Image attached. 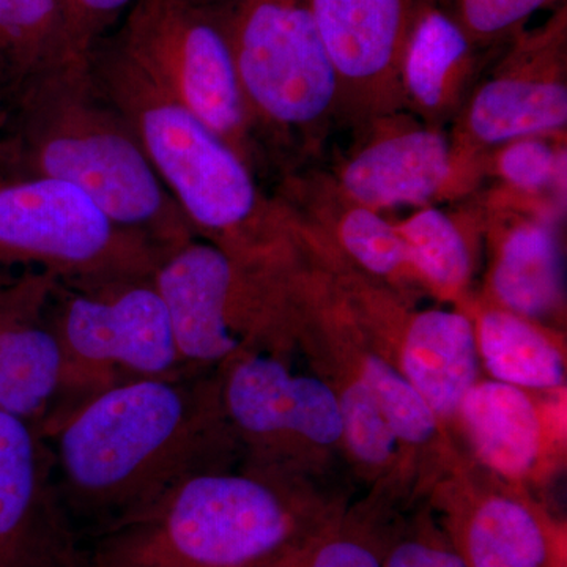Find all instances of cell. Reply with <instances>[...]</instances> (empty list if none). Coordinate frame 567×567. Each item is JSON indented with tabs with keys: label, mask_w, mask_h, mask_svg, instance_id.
Returning a JSON list of instances; mask_svg holds the SVG:
<instances>
[{
	"label": "cell",
	"mask_w": 567,
	"mask_h": 567,
	"mask_svg": "<svg viewBox=\"0 0 567 567\" xmlns=\"http://www.w3.org/2000/svg\"><path fill=\"white\" fill-rule=\"evenodd\" d=\"M462 308L475 324L477 357L488 379L539 394L565 393L566 353L559 334L488 301Z\"/></svg>",
	"instance_id": "44dd1931"
},
{
	"label": "cell",
	"mask_w": 567,
	"mask_h": 567,
	"mask_svg": "<svg viewBox=\"0 0 567 567\" xmlns=\"http://www.w3.org/2000/svg\"><path fill=\"white\" fill-rule=\"evenodd\" d=\"M567 10L559 6L539 28L505 44L494 71L458 111V151L484 159L499 145L554 136L567 125Z\"/></svg>",
	"instance_id": "8fae6325"
},
{
	"label": "cell",
	"mask_w": 567,
	"mask_h": 567,
	"mask_svg": "<svg viewBox=\"0 0 567 567\" xmlns=\"http://www.w3.org/2000/svg\"><path fill=\"white\" fill-rule=\"evenodd\" d=\"M342 315L347 336V361L374 393L383 415L398 436L404 453L439 451L447 442L446 429L398 365L380 353L369 339L360 341V330L349 309ZM365 336V334H364ZM368 338V336H365Z\"/></svg>",
	"instance_id": "cb8c5ba5"
},
{
	"label": "cell",
	"mask_w": 567,
	"mask_h": 567,
	"mask_svg": "<svg viewBox=\"0 0 567 567\" xmlns=\"http://www.w3.org/2000/svg\"><path fill=\"white\" fill-rule=\"evenodd\" d=\"M327 379L338 394L347 456L372 480L393 473L404 451L371 388L354 372L352 364L346 365L342 361Z\"/></svg>",
	"instance_id": "484cf974"
},
{
	"label": "cell",
	"mask_w": 567,
	"mask_h": 567,
	"mask_svg": "<svg viewBox=\"0 0 567 567\" xmlns=\"http://www.w3.org/2000/svg\"><path fill=\"white\" fill-rule=\"evenodd\" d=\"M71 47L81 61H89L107 28L134 0H62Z\"/></svg>",
	"instance_id": "f546056e"
},
{
	"label": "cell",
	"mask_w": 567,
	"mask_h": 567,
	"mask_svg": "<svg viewBox=\"0 0 567 567\" xmlns=\"http://www.w3.org/2000/svg\"><path fill=\"white\" fill-rule=\"evenodd\" d=\"M445 2L447 3V0H445ZM447 6H450V3H447Z\"/></svg>",
	"instance_id": "1f68e13d"
},
{
	"label": "cell",
	"mask_w": 567,
	"mask_h": 567,
	"mask_svg": "<svg viewBox=\"0 0 567 567\" xmlns=\"http://www.w3.org/2000/svg\"><path fill=\"white\" fill-rule=\"evenodd\" d=\"M561 0H447L462 28L483 50L505 47L543 9Z\"/></svg>",
	"instance_id": "83f0119b"
},
{
	"label": "cell",
	"mask_w": 567,
	"mask_h": 567,
	"mask_svg": "<svg viewBox=\"0 0 567 567\" xmlns=\"http://www.w3.org/2000/svg\"><path fill=\"white\" fill-rule=\"evenodd\" d=\"M289 352L257 350L221 365L223 409L245 464L309 477L344 451V429L333 385L298 371Z\"/></svg>",
	"instance_id": "30bf717a"
},
{
	"label": "cell",
	"mask_w": 567,
	"mask_h": 567,
	"mask_svg": "<svg viewBox=\"0 0 567 567\" xmlns=\"http://www.w3.org/2000/svg\"><path fill=\"white\" fill-rule=\"evenodd\" d=\"M18 100V132L0 145V162L17 166L21 177L78 186L164 252L196 237L128 123L96 89L91 63L47 74Z\"/></svg>",
	"instance_id": "277c9868"
},
{
	"label": "cell",
	"mask_w": 567,
	"mask_h": 567,
	"mask_svg": "<svg viewBox=\"0 0 567 567\" xmlns=\"http://www.w3.org/2000/svg\"><path fill=\"white\" fill-rule=\"evenodd\" d=\"M424 293L464 306L472 284L473 245L461 218L427 205L395 223Z\"/></svg>",
	"instance_id": "603a6c76"
},
{
	"label": "cell",
	"mask_w": 567,
	"mask_h": 567,
	"mask_svg": "<svg viewBox=\"0 0 567 567\" xmlns=\"http://www.w3.org/2000/svg\"><path fill=\"white\" fill-rule=\"evenodd\" d=\"M197 6L210 7V9H223V7L230 6L235 0H192Z\"/></svg>",
	"instance_id": "4dcf8cb0"
},
{
	"label": "cell",
	"mask_w": 567,
	"mask_h": 567,
	"mask_svg": "<svg viewBox=\"0 0 567 567\" xmlns=\"http://www.w3.org/2000/svg\"><path fill=\"white\" fill-rule=\"evenodd\" d=\"M484 52L445 0H416L402 52L405 111L442 128L475 87Z\"/></svg>",
	"instance_id": "ffe728a7"
},
{
	"label": "cell",
	"mask_w": 567,
	"mask_h": 567,
	"mask_svg": "<svg viewBox=\"0 0 567 567\" xmlns=\"http://www.w3.org/2000/svg\"><path fill=\"white\" fill-rule=\"evenodd\" d=\"M443 484L435 514L466 567H566V533L524 488ZM496 480V477H495Z\"/></svg>",
	"instance_id": "9a60e30c"
},
{
	"label": "cell",
	"mask_w": 567,
	"mask_h": 567,
	"mask_svg": "<svg viewBox=\"0 0 567 567\" xmlns=\"http://www.w3.org/2000/svg\"><path fill=\"white\" fill-rule=\"evenodd\" d=\"M416 0H308L339 89V122L405 111L402 52Z\"/></svg>",
	"instance_id": "4fadbf2b"
},
{
	"label": "cell",
	"mask_w": 567,
	"mask_h": 567,
	"mask_svg": "<svg viewBox=\"0 0 567 567\" xmlns=\"http://www.w3.org/2000/svg\"><path fill=\"white\" fill-rule=\"evenodd\" d=\"M344 511L308 476L210 470L92 536L84 567H276Z\"/></svg>",
	"instance_id": "7a4b0ae2"
},
{
	"label": "cell",
	"mask_w": 567,
	"mask_h": 567,
	"mask_svg": "<svg viewBox=\"0 0 567 567\" xmlns=\"http://www.w3.org/2000/svg\"><path fill=\"white\" fill-rule=\"evenodd\" d=\"M292 265L249 262L194 237L159 260L153 281L188 368H215L257 350H292L303 301Z\"/></svg>",
	"instance_id": "5b68a950"
},
{
	"label": "cell",
	"mask_w": 567,
	"mask_h": 567,
	"mask_svg": "<svg viewBox=\"0 0 567 567\" xmlns=\"http://www.w3.org/2000/svg\"><path fill=\"white\" fill-rule=\"evenodd\" d=\"M550 136L524 137L499 145L487 153L488 166L502 182L503 199H540L558 189L565 182L566 151L548 140Z\"/></svg>",
	"instance_id": "4316f807"
},
{
	"label": "cell",
	"mask_w": 567,
	"mask_h": 567,
	"mask_svg": "<svg viewBox=\"0 0 567 567\" xmlns=\"http://www.w3.org/2000/svg\"><path fill=\"white\" fill-rule=\"evenodd\" d=\"M0 567H84L39 427L0 410Z\"/></svg>",
	"instance_id": "5bb4252c"
},
{
	"label": "cell",
	"mask_w": 567,
	"mask_h": 567,
	"mask_svg": "<svg viewBox=\"0 0 567 567\" xmlns=\"http://www.w3.org/2000/svg\"><path fill=\"white\" fill-rule=\"evenodd\" d=\"M223 10L260 151L268 141L292 158L315 155L339 122V89L308 0Z\"/></svg>",
	"instance_id": "8992f818"
},
{
	"label": "cell",
	"mask_w": 567,
	"mask_h": 567,
	"mask_svg": "<svg viewBox=\"0 0 567 567\" xmlns=\"http://www.w3.org/2000/svg\"><path fill=\"white\" fill-rule=\"evenodd\" d=\"M59 282L32 274L0 290V410L39 429L62 388L63 352L51 311Z\"/></svg>",
	"instance_id": "e0dca14e"
},
{
	"label": "cell",
	"mask_w": 567,
	"mask_h": 567,
	"mask_svg": "<svg viewBox=\"0 0 567 567\" xmlns=\"http://www.w3.org/2000/svg\"><path fill=\"white\" fill-rule=\"evenodd\" d=\"M41 434L78 535L136 516L188 477L230 466L240 451L224 413L219 369L121 383Z\"/></svg>",
	"instance_id": "6da1fadb"
},
{
	"label": "cell",
	"mask_w": 567,
	"mask_h": 567,
	"mask_svg": "<svg viewBox=\"0 0 567 567\" xmlns=\"http://www.w3.org/2000/svg\"><path fill=\"white\" fill-rule=\"evenodd\" d=\"M375 333L388 341L380 352L388 358L421 398L427 402L443 427L456 424L466 393L480 380L475 324L465 308H427L409 311L391 301Z\"/></svg>",
	"instance_id": "ac0fdd59"
},
{
	"label": "cell",
	"mask_w": 567,
	"mask_h": 567,
	"mask_svg": "<svg viewBox=\"0 0 567 567\" xmlns=\"http://www.w3.org/2000/svg\"><path fill=\"white\" fill-rule=\"evenodd\" d=\"M164 254L71 183L40 175L0 183V267L39 265L61 282L87 284L151 276Z\"/></svg>",
	"instance_id": "9c48e42d"
},
{
	"label": "cell",
	"mask_w": 567,
	"mask_h": 567,
	"mask_svg": "<svg viewBox=\"0 0 567 567\" xmlns=\"http://www.w3.org/2000/svg\"><path fill=\"white\" fill-rule=\"evenodd\" d=\"M96 89L115 107L197 238L238 259L297 262L300 241L256 171L200 118L164 92L117 47L93 51Z\"/></svg>",
	"instance_id": "3957f363"
},
{
	"label": "cell",
	"mask_w": 567,
	"mask_h": 567,
	"mask_svg": "<svg viewBox=\"0 0 567 567\" xmlns=\"http://www.w3.org/2000/svg\"><path fill=\"white\" fill-rule=\"evenodd\" d=\"M89 63L71 47L62 0H0V65L17 92L54 71Z\"/></svg>",
	"instance_id": "7402d4cb"
},
{
	"label": "cell",
	"mask_w": 567,
	"mask_h": 567,
	"mask_svg": "<svg viewBox=\"0 0 567 567\" xmlns=\"http://www.w3.org/2000/svg\"><path fill=\"white\" fill-rule=\"evenodd\" d=\"M383 567H466L432 509L402 522Z\"/></svg>",
	"instance_id": "f1b7e54d"
},
{
	"label": "cell",
	"mask_w": 567,
	"mask_h": 567,
	"mask_svg": "<svg viewBox=\"0 0 567 567\" xmlns=\"http://www.w3.org/2000/svg\"><path fill=\"white\" fill-rule=\"evenodd\" d=\"M402 522L383 502L346 509L276 567H383Z\"/></svg>",
	"instance_id": "d4e9b609"
},
{
	"label": "cell",
	"mask_w": 567,
	"mask_h": 567,
	"mask_svg": "<svg viewBox=\"0 0 567 567\" xmlns=\"http://www.w3.org/2000/svg\"><path fill=\"white\" fill-rule=\"evenodd\" d=\"M115 44L257 171L262 151L223 9L192 0H134Z\"/></svg>",
	"instance_id": "ba28073f"
},
{
	"label": "cell",
	"mask_w": 567,
	"mask_h": 567,
	"mask_svg": "<svg viewBox=\"0 0 567 567\" xmlns=\"http://www.w3.org/2000/svg\"><path fill=\"white\" fill-rule=\"evenodd\" d=\"M330 175L346 196L377 212L427 207L473 188L484 159L458 151L440 126L402 111L365 123Z\"/></svg>",
	"instance_id": "7c38bea8"
},
{
	"label": "cell",
	"mask_w": 567,
	"mask_h": 567,
	"mask_svg": "<svg viewBox=\"0 0 567 567\" xmlns=\"http://www.w3.org/2000/svg\"><path fill=\"white\" fill-rule=\"evenodd\" d=\"M561 394V393H559ZM480 379L466 393L456 424L473 456L496 480L509 486H536L565 457V401Z\"/></svg>",
	"instance_id": "2e32d148"
},
{
	"label": "cell",
	"mask_w": 567,
	"mask_h": 567,
	"mask_svg": "<svg viewBox=\"0 0 567 567\" xmlns=\"http://www.w3.org/2000/svg\"><path fill=\"white\" fill-rule=\"evenodd\" d=\"M486 301L546 327L565 309V264L551 213L491 207Z\"/></svg>",
	"instance_id": "d6986e66"
},
{
	"label": "cell",
	"mask_w": 567,
	"mask_h": 567,
	"mask_svg": "<svg viewBox=\"0 0 567 567\" xmlns=\"http://www.w3.org/2000/svg\"><path fill=\"white\" fill-rule=\"evenodd\" d=\"M66 286L52 311L63 352L61 394L41 429L112 386L192 369L153 275Z\"/></svg>",
	"instance_id": "52a82bcc"
}]
</instances>
